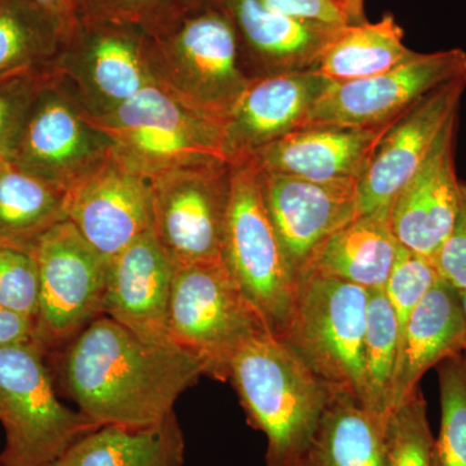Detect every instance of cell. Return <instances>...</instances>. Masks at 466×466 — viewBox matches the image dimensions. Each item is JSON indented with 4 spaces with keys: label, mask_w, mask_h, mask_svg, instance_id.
<instances>
[{
    "label": "cell",
    "mask_w": 466,
    "mask_h": 466,
    "mask_svg": "<svg viewBox=\"0 0 466 466\" xmlns=\"http://www.w3.org/2000/svg\"><path fill=\"white\" fill-rule=\"evenodd\" d=\"M231 167L205 162L150 179L153 232L175 267L222 259Z\"/></svg>",
    "instance_id": "10"
},
{
    "label": "cell",
    "mask_w": 466,
    "mask_h": 466,
    "mask_svg": "<svg viewBox=\"0 0 466 466\" xmlns=\"http://www.w3.org/2000/svg\"><path fill=\"white\" fill-rule=\"evenodd\" d=\"M8 162H11V161H8V159L3 157V156H0V171H2L3 168L7 167Z\"/></svg>",
    "instance_id": "43"
},
{
    "label": "cell",
    "mask_w": 466,
    "mask_h": 466,
    "mask_svg": "<svg viewBox=\"0 0 466 466\" xmlns=\"http://www.w3.org/2000/svg\"><path fill=\"white\" fill-rule=\"evenodd\" d=\"M32 2L56 21L66 35V42L72 38L79 26L75 0H32Z\"/></svg>",
    "instance_id": "39"
},
{
    "label": "cell",
    "mask_w": 466,
    "mask_h": 466,
    "mask_svg": "<svg viewBox=\"0 0 466 466\" xmlns=\"http://www.w3.org/2000/svg\"><path fill=\"white\" fill-rule=\"evenodd\" d=\"M299 466H390L385 424L357 398L332 392Z\"/></svg>",
    "instance_id": "24"
},
{
    "label": "cell",
    "mask_w": 466,
    "mask_h": 466,
    "mask_svg": "<svg viewBox=\"0 0 466 466\" xmlns=\"http://www.w3.org/2000/svg\"><path fill=\"white\" fill-rule=\"evenodd\" d=\"M440 280V272L433 259L400 245L397 258L383 288L397 315L400 334L413 309Z\"/></svg>",
    "instance_id": "32"
},
{
    "label": "cell",
    "mask_w": 466,
    "mask_h": 466,
    "mask_svg": "<svg viewBox=\"0 0 466 466\" xmlns=\"http://www.w3.org/2000/svg\"><path fill=\"white\" fill-rule=\"evenodd\" d=\"M55 73L0 81V156L8 161L16 152L34 99Z\"/></svg>",
    "instance_id": "34"
},
{
    "label": "cell",
    "mask_w": 466,
    "mask_h": 466,
    "mask_svg": "<svg viewBox=\"0 0 466 466\" xmlns=\"http://www.w3.org/2000/svg\"><path fill=\"white\" fill-rule=\"evenodd\" d=\"M231 18L250 78L317 70L341 27L285 16L262 0H214ZM346 26V25H345Z\"/></svg>",
    "instance_id": "20"
},
{
    "label": "cell",
    "mask_w": 466,
    "mask_h": 466,
    "mask_svg": "<svg viewBox=\"0 0 466 466\" xmlns=\"http://www.w3.org/2000/svg\"><path fill=\"white\" fill-rule=\"evenodd\" d=\"M403 39V29L392 15L377 23L349 24L327 46L317 70L336 84L381 75L415 54Z\"/></svg>",
    "instance_id": "27"
},
{
    "label": "cell",
    "mask_w": 466,
    "mask_h": 466,
    "mask_svg": "<svg viewBox=\"0 0 466 466\" xmlns=\"http://www.w3.org/2000/svg\"><path fill=\"white\" fill-rule=\"evenodd\" d=\"M66 191L8 162L0 171V244L32 249L66 220Z\"/></svg>",
    "instance_id": "28"
},
{
    "label": "cell",
    "mask_w": 466,
    "mask_h": 466,
    "mask_svg": "<svg viewBox=\"0 0 466 466\" xmlns=\"http://www.w3.org/2000/svg\"><path fill=\"white\" fill-rule=\"evenodd\" d=\"M0 306L35 323L39 274L32 249L0 244Z\"/></svg>",
    "instance_id": "33"
},
{
    "label": "cell",
    "mask_w": 466,
    "mask_h": 466,
    "mask_svg": "<svg viewBox=\"0 0 466 466\" xmlns=\"http://www.w3.org/2000/svg\"><path fill=\"white\" fill-rule=\"evenodd\" d=\"M208 0H167V5L171 7H191V5H201Z\"/></svg>",
    "instance_id": "41"
},
{
    "label": "cell",
    "mask_w": 466,
    "mask_h": 466,
    "mask_svg": "<svg viewBox=\"0 0 466 466\" xmlns=\"http://www.w3.org/2000/svg\"><path fill=\"white\" fill-rule=\"evenodd\" d=\"M222 260L269 332L279 339L289 320L299 279L269 219L259 170L250 161L231 167Z\"/></svg>",
    "instance_id": "8"
},
{
    "label": "cell",
    "mask_w": 466,
    "mask_h": 466,
    "mask_svg": "<svg viewBox=\"0 0 466 466\" xmlns=\"http://www.w3.org/2000/svg\"><path fill=\"white\" fill-rule=\"evenodd\" d=\"M110 152L108 137L88 121L75 92L57 72L34 99L11 162L66 192Z\"/></svg>",
    "instance_id": "11"
},
{
    "label": "cell",
    "mask_w": 466,
    "mask_h": 466,
    "mask_svg": "<svg viewBox=\"0 0 466 466\" xmlns=\"http://www.w3.org/2000/svg\"><path fill=\"white\" fill-rule=\"evenodd\" d=\"M441 395V429L434 438L433 466H466V354L437 367Z\"/></svg>",
    "instance_id": "30"
},
{
    "label": "cell",
    "mask_w": 466,
    "mask_h": 466,
    "mask_svg": "<svg viewBox=\"0 0 466 466\" xmlns=\"http://www.w3.org/2000/svg\"><path fill=\"white\" fill-rule=\"evenodd\" d=\"M55 354L64 391L99 428L161 424L205 376L200 361L174 343L143 341L104 315Z\"/></svg>",
    "instance_id": "1"
},
{
    "label": "cell",
    "mask_w": 466,
    "mask_h": 466,
    "mask_svg": "<svg viewBox=\"0 0 466 466\" xmlns=\"http://www.w3.org/2000/svg\"><path fill=\"white\" fill-rule=\"evenodd\" d=\"M48 354L38 341L0 349L3 466H52L99 426L57 398Z\"/></svg>",
    "instance_id": "5"
},
{
    "label": "cell",
    "mask_w": 466,
    "mask_h": 466,
    "mask_svg": "<svg viewBox=\"0 0 466 466\" xmlns=\"http://www.w3.org/2000/svg\"><path fill=\"white\" fill-rule=\"evenodd\" d=\"M385 440L390 466H433L434 437L421 389L391 410L386 420Z\"/></svg>",
    "instance_id": "31"
},
{
    "label": "cell",
    "mask_w": 466,
    "mask_h": 466,
    "mask_svg": "<svg viewBox=\"0 0 466 466\" xmlns=\"http://www.w3.org/2000/svg\"><path fill=\"white\" fill-rule=\"evenodd\" d=\"M32 250L39 274L35 339L50 355L103 315L108 259L67 219L42 235Z\"/></svg>",
    "instance_id": "9"
},
{
    "label": "cell",
    "mask_w": 466,
    "mask_h": 466,
    "mask_svg": "<svg viewBox=\"0 0 466 466\" xmlns=\"http://www.w3.org/2000/svg\"><path fill=\"white\" fill-rule=\"evenodd\" d=\"M232 383L248 422L266 435L267 466H299L332 392L274 334L233 357Z\"/></svg>",
    "instance_id": "3"
},
{
    "label": "cell",
    "mask_w": 466,
    "mask_h": 466,
    "mask_svg": "<svg viewBox=\"0 0 466 466\" xmlns=\"http://www.w3.org/2000/svg\"><path fill=\"white\" fill-rule=\"evenodd\" d=\"M433 260L441 280L455 289L466 290V183H461L458 219Z\"/></svg>",
    "instance_id": "36"
},
{
    "label": "cell",
    "mask_w": 466,
    "mask_h": 466,
    "mask_svg": "<svg viewBox=\"0 0 466 466\" xmlns=\"http://www.w3.org/2000/svg\"><path fill=\"white\" fill-rule=\"evenodd\" d=\"M465 354H466V352H465Z\"/></svg>",
    "instance_id": "45"
},
{
    "label": "cell",
    "mask_w": 466,
    "mask_h": 466,
    "mask_svg": "<svg viewBox=\"0 0 466 466\" xmlns=\"http://www.w3.org/2000/svg\"><path fill=\"white\" fill-rule=\"evenodd\" d=\"M466 76V52H415L388 72L334 84L315 104L303 127L315 125L379 127L390 125L426 95Z\"/></svg>",
    "instance_id": "12"
},
{
    "label": "cell",
    "mask_w": 466,
    "mask_h": 466,
    "mask_svg": "<svg viewBox=\"0 0 466 466\" xmlns=\"http://www.w3.org/2000/svg\"><path fill=\"white\" fill-rule=\"evenodd\" d=\"M175 266L149 231L108 259L104 317L143 341L167 345Z\"/></svg>",
    "instance_id": "19"
},
{
    "label": "cell",
    "mask_w": 466,
    "mask_h": 466,
    "mask_svg": "<svg viewBox=\"0 0 466 466\" xmlns=\"http://www.w3.org/2000/svg\"><path fill=\"white\" fill-rule=\"evenodd\" d=\"M334 84L318 70L251 79L223 124V149L229 164L248 161L268 144L302 128Z\"/></svg>",
    "instance_id": "17"
},
{
    "label": "cell",
    "mask_w": 466,
    "mask_h": 466,
    "mask_svg": "<svg viewBox=\"0 0 466 466\" xmlns=\"http://www.w3.org/2000/svg\"><path fill=\"white\" fill-rule=\"evenodd\" d=\"M392 124L379 127L308 126L268 144L248 161L260 171L300 179L359 182Z\"/></svg>",
    "instance_id": "21"
},
{
    "label": "cell",
    "mask_w": 466,
    "mask_h": 466,
    "mask_svg": "<svg viewBox=\"0 0 466 466\" xmlns=\"http://www.w3.org/2000/svg\"><path fill=\"white\" fill-rule=\"evenodd\" d=\"M458 126L459 112L390 205V226L400 245L431 259L452 232L461 202L455 165Z\"/></svg>",
    "instance_id": "18"
},
{
    "label": "cell",
    "mask_w": 466,
    "mask_h": 466,
    "mask_svg": "<svg viewBox=\"0 0 466 466\" xmlns=\"http://www.w3.org/2000/svg\"><path fill=\"white\" fill-rule=\"evenodd\" d=\"M460 296V303H461L462 314H464L465 320V348L464 352H466V290H459Z\"/></svg>",
    "instance_id": "42"
},
{
    "label": "cell",
    "mask_w": 466,
    "mask_h": 466,
    "mask_svg": "<svg viewBox=\"0 0 466 466\" xmlns=\"http://www.w3.org/2000/svg\"><path fill=\"white\" fill-rule=\"evenodd\" d=\"M186 443L175 413L148 428L100 426L52 466H183Z\"/></svg>",
    "instance_id": "25"
},
{
    "label": "cell",
    "mask_w": 466,
    "mask_h": 466,
    "mask_svg": "<svg viewBox=\"0 0 466 466\" xmlns=\"http://www.w3.org/2000/svg\"><path fill=\"white\" fill-rule=\"evenodd\" d=\"M464 348L465 320L459 290L441 279L416 306L401 330L392 381V410L420 388L429 370L461 354Z\"/></svg>",
    "instance_id": "22"
},
{
    "label": "cell",
    "mask_w": 466,
    "mask_h": 466,
    "mask_svg": "<svg viewBox=\"0 0 466 466\" xmlns=\"http://www.w3.org/2000/svg\"><path fill=\"white\" fill-rule=\"evenodd\" d=\"M400 324L383 289L370 290L363 354L361 403L386 424L392 410V381L400 352Z\"/></svg>",
    "instance_id": "29"
},
{
    "label": "cell",
    "mask_w": 466,
    "mask_h": 466,
    "mask_svg": "<svg viewBox=\"0 0 466 466\" xmlns=\"http://www.w3.org/2000/svg\"><path fill=\"white\" fill-rule=\"evenodd\" d=\"M79 24H127L146 27L167 0H75Z\"/></svg>",
    "instance_id": "35"
},
{
    "label": "cell",
    "mask_w": 466,
    "mask_h": 466,
    "mask_svg": "<svg viewBox=\"0 0 466 466\" xmlns=\"http://www.w3.org/2000/svg\"><path fill=\"white\" fill-rule=\"evenodd\" d=\"M86 116L108 137L116 159L149 179L174 168L228 162L223 126L186 108L157 85L106 115Z\"/></svg>",
    "instance_id": "6"
},
{
    "label": "cell",
    "mask_w": 466,
    "mask_h": 466,
    "mask_svg": "<svg viewBox=\"0 0 466 466\" xmlns=\"http://www.w3.org/2000/svg\"><path fill=\"white\" fill-rule=\"evenodd\" d=\"M66 38L32 0H0V81L57 72Z\"/></svg>",
    "instance_id": "26"
},
{
    "label": "cell",
    "mask_w": 466,
    "mask_h": 466,
    "mask_svg": "<svg viewBox=\"0 0 466 466\" xmlns=\"http://www.w3.org/2000/svg\"><path fill=\"white\" fill-rule=\"evenodd\" d=\"M343 5H345L349 23L351 25L367 21L366 14H364V0H343Z\"/></svg>",
    "instance_id": "40"
},
{
    "label": "cell",
    "mask_w": 466,
    "mask_h": 466,
    "mask_svg": "<svg viewBox=\"0 0 466 466\" xmlns=\"http://www.w3.org/2000/svg\"><path fill=\"white\" fill-rule=\"evenodd\" d=\"M29 341H36L34 320L0 306V349Z\"/></svg>",
    "instance_id": "38"
},
{
    "label": "cell",
    "mask_w": 466,
    "mask_h": 466,
    "mask_svg": "<svg viewBox=\"0 0 466 466\" xmlns=\"http://www.w3.org/2000/svg\"><path fill=\"white\" fill-rule=\"evenodd\" d=\"M267 332L265 320L222 259L175 267L168 337L200 361L205 376L228 381L238 350Z\"/></svg>",
    "instance_id": "7"
},
{
    "label": "cell",
    "mask_w": 466,
    "mask_h": 466,
    "mask_svg": "<svg viewBox=\"0 0 466 466\" xmlns=\"http://www.w3.org/2000/svg\"><path fill=\"white\" fill-rule=\"evenodd\" d=\"M0 466H3L2 462H0Z\"/></svg>",
    "instance_id": "44"
},
{
    "label": "cell",
    "mask_w": 466,
    "mask_h": 466,
    "mask_svg": "<svg viewBox=\"0 0 466 466\" xmlns=\"http://www.w3.org/2000/svg\"><path fill=\"white\" fill-rule=\"evenodd\" d=\"M144 30L155 84L186 108L223 126L251 81L225 9L214 0L167 5Z\"/></svg>",
    "instance_id": "2"
},
{
    "label": "cell",
    "mask_w": 466,
    "mask_h": 466,
    "mask_svg": "<svg viewBox=\"0 0 466 466\" xmlns=\"http://www.w3.org/2000/svg\"><path fill=\"white\" fill-rule=\"evenodd\" d=\"M398 249L400 242L390 226V208H380L359 214L332 233L306 271L323 272L368 290L383 289Z\"/></svg>",
    "instance_id": "23"
},
{
    "label": "cell",
    "mask_w": 466,
    "mask_h": 466,
    "mask_svg": "<svg viewBox=\"0 0 466 466\" xmlns=\"http://www.w3.org/2000/svg\"><path fill=\"white\" fill-rule=\"evenodd\" d=\"M370 290L323 272H303L279 337L329 389L361 401Z\"/></svg>",
    "instance_id": "4"
},
{
    "label": "cell",
    "mask_w": 466,
    "mask_h": 466,
    "mask_svg": "<svg viewBox=\"0 0 466 466\" xmlns=\"http://www.w3.org/2000/svg\"><path fill=\"white\" fill-rule=\"evenodd\" d=\"M269 219L297 279L332 233L359 216L358 180L315 182L259 170Z\"/></svg>",
    "instance_id": "15"
},
{
    "label": "cell",
    "mask_w": 466,
    "mask_h": 466,
    "mask_svg": "<svg viewBox=\"0 0 466 466\" xmlns=\"http://www.w3.org/2000/svg\"><path fill=\"white\" fill-rule=\"evenodd\" d=\"M66 219L101 256L112 258L144 233L153 231L149 177L110 155L66 193Z\"/></svg>",
    "instance_id": "14"
},
{
    "label": "cell",
    "mask_w": 466,
    "mask_h": 466,
    "mask_svg": "<svg viewBox=\"0 0 466 466\" xmlns=\"http://www.w3.org/2000/svg\"><path fill=\"white\" fill-rule=\"evenodd\" d=\"M466 76L426 95L390 126L358 182L359 214L390 208L424 164L441 128L459 112Z\"/></svg>",
    "instance_id": "16"
},
{
    "label": "cell",
    "mask_w": 466,
    "mask_h": 466,
    "mask_svg": "<svg viewBox=\"0 0 466 466\" xmlns=\"http://www.w3.org/2000/svg\"><path fill=\"white\" fill-rule=\"evenodd\" d=\"M58 72L92 116L106 115L156 85L148 35L144 27L127 24H79L64 47Z\"/></svg>",
    "instance_id": "13"
},
{
    "label": "cell",
    "mask_w": 466,
    "mask_h": 466,
    "mask_svg": "<svg viewBox=\"0 0 466 466\" xmlns=\"http://www.w3.org/2000/svg\"><path fill=\"white\" fill-rule=\"evenodd\" d=\"M263 3L285 16L311 21L323 25H349L343 0H262Z\"/></svg>",
    "instance_id": "37"
}]
</instances>
